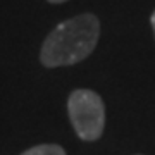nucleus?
<instances>
[{
	"instance_id": "obj_1",
	"label": "nucleus",
	"mask_w": 155,
	"mask_h": 155,
	"mask_svg": "<svg viewBox=\"0 0 155 155\" xmlns=\"http://www.w3.org/2000/svg\"><path fill=\"white\" fill-rule=\"evenodd\" d=\"M100 22L93 14H81L61 22L45 38L40 59L47 67L71 66L93 52L98 41Z\"/></svg>"
},
{
	"instance_id": "obj_2",
	"label": "nucleus",
	"mask_w": 155,
	"mask_h": 155,
	"mask_svg": "<svg viewBox=\"0 0 155 155\" xmlns=\"http://www.w3.org/2000/svg\"><path fill=\"white\" fill-rule=\"evenodd\" d=\"M67 110L71 122L79 138L97 140L105 126V109L104 102L91 90L72 91L67 102Z\"/></svg>"
},
{
	"instance_id": "obj_3",
	"label": "nucleus",
	"mask_w": 155,
	"mask_h": 155,
	"mask_svg": "<svg viewBox=\"0 0 155 155\" xmlns=\"http://www.w3.org/2000/svg\"><path fill=\"white\" fill-rule=\"evenodd\" d=\"M22 155H66V152L59 145H38L26 150Z\"/></svg>"
},
{
	"instance_id": "obj_4",
	"label": "nucleus",
	"mask_w": 155,
	"mask_h": 155,
	"mask_svg": "<svg viewBox=\"0 0 155 155\" xmlns=\"http://www.w3.org/2000/svg\"><path fill=\"white\" fill-rule=\"evenodd\" d=\"M152 28H153V33H155V11L152 14Z\"/></svg>"
},
{
	"instance_id": "obj_5",
	"label": "nucleus",
	"mask_w": 155,
	"mask_h": 155,
	"mask_svg": "<svg viewBox=\"0 0 155 155\" xmlns=\"http://www.w3.org/2000/svg\"><path fill=\"white\" fill-rule=\"evenodd\" d=\"M48 2H52V4H62V2H67V0H48Z\"/></svg>"
}]
</instances>
